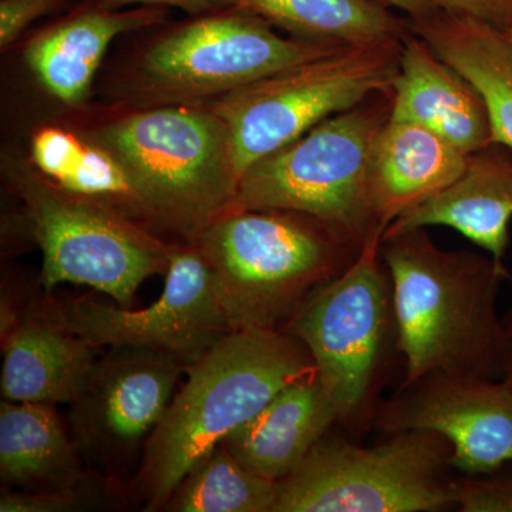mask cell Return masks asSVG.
I'll list each match as a JSON object with an SVG mask.
<instances>
[{
  "label": "cell",
  "mask_w": 512,
  "mask_h": 512,
  "mask_svg": "<svg viewBox=\"0 0 512 512\" xmlns=\"http://www.w3.org/2000/svg\"><path fill=\"white\" fill-rule=\"evenodd\" d=\"M468 154L429 128L389 119L370 150L367 192L383 234L404 212L443 191L466 170Z\"/></svg>",
  "instance_id": "17"
},
{
  "label": "cell",
  "mask_w": 512,
  "mask_h": 512,
  "mask_svg": "<svg viewBox=\"0 0 512 512\" xmlns=\"http://www.w3.org/2000/svg\"><path fill=\"white\" fill-rule=\"evenodd\" d=\"M409 20L412 32L484 97L493 143L512 148L511 40L488 23L440 9L433 15Z\"/></svg>",
  "instance_id": "21"
},
{
  "label": "cell",
  "mask_w": 512,
  "mask_h": 512,
  "mask_svg": "<svg viewBox=\"0 0 512 512\" xmlns=\"http://www.w3.org/2000/svg\"><path fill=\"white\" fill-rule=\"evenodd\" d=\"M30 150L36 170L50 183L151 227L146 208L123 168L82 134L43 127L33 134Z\"/></svg>",
  "instance_id": "23"
},
{
  "label": "cell",
  "mask_w": 512,
  "mask_h": 512,
  "mask_svg": "<svg viewBox=\"0 0 512 512\" xmlns=\"http://www.w3.org/2000/svg\"><path fill=\"white\" fill-rule=\"evenodd\" d=\"M372 235L339 276L282 328L311 353L336 424L352 436L373 430L383 390L403 367L392 278Z\"/></svg>",
  "instance_id": "5"
},
{
  "label": "cell",
  "mask_w": 512,
  "mask_h": 512,
  "mask_svg": "<svg viewBox=\"0 0 512 512\" xmlns=\"http://www.w3.org/2000/svg\"><path fill=\"white\" fill-rule=\"evenodd\" d=\"M503 380L512 386V311L503 319Z\"/></svg>",
  "instance_id": "31"
},
{
  "label": "cell",
  "mask_w": 512,
  "mask_h": 512,
  "mask_svg": "<svg viewBox=\"0 0 512 512\" xmlns=\"http://www.w3.org/2000/svg\"><path fill=\"white\" fill-rule=\"evenodd\" d=\"M454 507L461 512H512V476H463L453 481Z\"/></svg>",
  "instance_id": "25"
},
{
  "label": "cell",
  "mask_w": 512,
  "mask_h": 512,
  "mask_svg": "<svg viewBox=\"0 0 512 512\" xmlns=\"http://www.w3.org/2000/svg\"><path fill=\"white\" fill-rule=\"evenodd\" d=\"M380 2L389 8L399 9L410 19L424 18L439 10L434 0H380Z\"/></svg>",
  "instance_id": "30"
},
{
  "label": "cell",
  "mask_w": 512,
  "mask_h": 512,
  "mask_svg": "<svg viewBox=\"0 0 512 512\" xmlns=\"http://www.w3.org/2000/svg\"><path fill=\"white\" fill-rule=\"evenodd\" d=\"M339 47L281 36L241 10H212L167 30L144 49L131 93L154 106L208 103Z\"/></svg>",
  "instance_id": "10"
},
{
  "label": "cell",
  "mask_w": 512,
  "mask_h": 512,
  "mask_svg": "<svg viewBox=\"0 0 512 512\" xmlns=\"http://www.w3.org/2000/svg\"><path fill=\"white\" fill-rule=\"evenodd\" d=\"M264 19L292 37L328 45L357 46L404 40L409 18L394 15L380 0H214Z\"/></svg>",
  "instance_id": "22"
},
{
  "label": "cell",
  "mask_w": 512,
  "mask_h": 512,
  "mask_svg": "<svg viewBox=\"0 0 512 512\" xmlns=\"http://www.w3.org/2000/svg\"><path fill=\"white\" fill-rule=\"evenodd\" d=\"M13 187L42 249L40 285H86L130 308L150 276L167 274L171 249L140 222L50 183L36 168L16 170Z\"/></svg>",
  "instance_id": "9"
},
{
  "label": "cell",
  "mask_w": 512,
  "mask_h": 512,
  "mask_svg": "<svg viewBox=\"0 0 512 512\" xmlns=\"http://www.w3.org/2000/svg\"><path fill=\"white\" fill-rule=\"evenodd\" d=\"M80 134L123 168L151 227L194 241L231 210L241 177L227 124L210 104L141 107Z\"/></svg>",
  "instance_id": "3"
},
{
  "label": "cell",
  "mask_w": 512,
  "mask_h": 512,
  "mask_svg": "<svg viewBox=\"0 0 512 512\" xmlns=\"http://www.w3.org/2000/svg\"><path fill=\"white\" fill-rule=\"evenodd\" d=\"M6 323L3 397L16 403L72 404L96 362V346L62 325L45 303Z\"/></svg>",
  "instance_id": "15"
},
{
  "label": "cell",
  "mask_w": 512,
  "mask_h": 512,
  "mask_svg": "<svg viewBox=\"0 0 512 512\" xmlns=\"http://www.w3.org/2000/svg\"><path fill=\"white\" fill-rule=\"evenodd\" d=\"M392 114V90L373 94L256 161L242 174L229 211L301 212L363 247L383 231L367 192L373 141Z\"/></svg>",
  "instance_id": "6"
},
{
  "label": "cell",
  "mask_w": 512,
  "mask_h": 512,
  "mask_svg": "<svg viewBox=\"0 0 512 512\" xmlns=\"http://www.w3.org/2000/svg\"><path fill=\"white\" fill-rule=\"evenodd\" d=\"M79 450L55 404L6 400L0 406V478L6 488L55 493L89 487Z\"/></svg>",
  "instance_id": "20"
},
{
  "label": "cell",
  "mask_w": 512,
  "mask_h": 512,
  "mask_svg": "<svg viewBox=\"0 0 512 512\" xmlns=\"http://www.w3.org/2000/svg\"><path fill=\"white\" fill-rule=\"evenodd\" d=\"M402 45L390 40L342 46L208 101L227 124L239 177L323 120L390 92Z\"/></svg>",
  "instance_id": "8"
},
{
  "label": "cell",
  "mask_w": 512,
  "mask_h": 512,
  "mask_svg": "<svg viewBox=\"0 0 512 512\" xmlns=\"http://www.w3.org/2000/svg\"><path fill=\"white\" fill-rule=\"evenodd\" d=\"M373 430L439 433L454 451V470L485 476L512 463V386L503 379L433 373L379 404Z\"/></svg>",
  "instance_id": "12"
},
{
  "label": "cell",
  "mask_w": 512,
  "mask_h": 512,
  "mask_svg": "<svg viewBox=\"0 0 512 512\" xmlns=\"http://www.w3.org/2000/svg\"><path fill=\"white\" fill-rule=\"evenodd\" d=\"M504 35L508 37V39L512 42V25L508 26L507 29L504 30Z\"/></svg>",
  "instance_id": "32"
},
{
  "label": "cell",
  "mask_w": 512,
  "mask_h": 512,
  "mask_svg": "<svg viewBox=\"0 0 512 512\" xmlns=\"http://www.w3.org/2000/svg\"><path fill=\"white\" fill-rule=\"evenodd\" d=\"M164 12L158 6L116 10L101 5L82 10L30 40L26 63L47 92L76 106L89 96L110 43L123 33L156 25Z\"/></svg>",
  "instance_id": "19"
},
{
  "label": "cell",
  "mask_w": 512,
  "mask_h": 512,
  "mask_svg": "<svg viewBox=\"0 0 512 512\" xmlns=\"http://www.w3.org/2000/svg\"><path fill=\"white\" fill-rule=\"evenodd\" d=\"M104 5H141L158 6V8H177L191 15L198 16L217 10L214 0H106Z\"/></svg>",
  "instance_id": "29"
},
{
  "label": "cell",
  "mask_w": 512,
  "mask_h": 512,
  "mask_svg": "<svg viewBox=\"0 0 512 512\" xmlns=\"http://www.w3.org/2000/svg\"><path fill=\"white\" fill-rule=\"evenodd\" d=\"M311 353L282 329L232 330L188 367L144 446L137 484L147 511L168 498L202 456L296 380L315 373Z\"/></svg>",
  "instance_id": "2"
},
{
  "label": "cell",
  "mask_w": 512,
  "mask_h": 512,
  "mask_svg": "<svg viewBox=\"0 0 512 512\" xmlns=\"http://www.w3.org/2000/svg\"><path fill=\"white\" fill-rule=\"evenodd\" d=\"M380 254L392 278L403 379L433 373L503 379L498 295L512 274L490 254L444 251L426 228L386 235Z\"/></svg>",
  "instance_id": "1"
},
{
  "label": "cell",
  "mask_w": 512,
  "mask_h": 512,
  "mask_svg": "<svg viewBox=\"0 0 512 512\" xmlns=\"http://www.w3.org/2000/svg\"><path fill=\"white\" fill-rule=\"evenodd\" d=\"M99 490L84 487L77 490L55 491V493H29V491L6 490L0 495L2 512H67L86 510L100 505Z\"/></svg>",
  "instance_id": "26"
},
{
  "label": "cell",
  "mask_w": 512,
  "mask_h": 512,
  "mask_svg": "<svg viewBox=\"0 0 512 512\" xmlns=\"http://www.w3.org/2000/svg\"><path fill=\"white\" fill-rule=\"evenodd\" d=\"M511 220L512 148L491 143L468 154L466 170L453 184L396 218L383 237L443 225L503 262Z\"/></svg>",
  "instance_id": "16"
},
{
  "label": "cell",
  "mask_w": 512,
  "mask_h": 512,
  "mask_svg": "<svg viewBox=\"0 0 512 512\" xmlns=\"http://www.w3.org/2000/svg\"><path fill=\"white\" fill-rule=\"evenodd\" d=\"M232 330L282 329L363 247L301 212L228 211L194 239Z\"/></svg>",
  "instance_id": "4"
},
{
  "label": "cell",
  "mask_w": 512,
  "mask_h": 512,
  "mask_svg": "<svg viewBox=\"0 0 512 512\" xmlns=\"http://www.w3.org/2000/svg\"><path fill=\"white\" fill-rule=\"evenodd\" d=\"M165 275L160 298L140 311L90 298L43 303L62 325L96 348L151 350L188 369L232 329L197 242L171 249Z\"/></svg>",
  "instance_id": "11"
},
{
  "label": "cell",
  "mask_w": 512,
  "mask_h": 512,
  "mask_svg": "<svg viewBox=\"0 0 512 512\" xmlns=\"http://www.w3.org/2000/svg\"><path fill=\"white\" fill-rule=\"evenodd\" d=\"M390 119L429 128L466 154L493 143L484 97L413 32L403 40Z\"/></svg>",
  "instance_id": "14"
},
{
  "label": "cell",
  "mask_w": 512,
  "mask_h": 512,
  "mask_svg": "<svg viewBox=\"0 0 512 512\" xmlns=\"http://www.w3.org/2000/svg\"><path fill=\"white\" fill-rule=\"evenodd\" d=\"M63 0H2L0 2V46L12 45L35 20L62 3Z\"/></svg>",
  "instance_id": "27"
},
{
  "label": "cell",
  "mask_w": 512,
  "mask_h": 512,
  "mask_svg": "<svg viewBox=\"0 0 512 512\" xmlns=\"http://www.w3.org/2000/svg\"><path fill=\"white\" fill-rule=\"evenodd\" d=\"M335 424V409L315 372L286 386L222 443L256 476L279 483Z\"/></svg>",
  "instance_id": "18"
},
{
  "label": "cell",
  "mask_w": 512,
  "mask_h": 512,
  "mask_svg": "<svg viewBox=\"0 0 512 512\" xmlns=\"http://www.w3.org/2000/svg\"><path fill=\"white\" fill-rule=\"evenodd\" d=\"M278 483L256 476L224 443L202 456L168 498L171 512H274Z\"/></svg>",
  "instance_id": "24"
},
{
  "label": "cell",
  "mask_w": 512,
  "mask_h": 512,
  "mask_svg": "<svg viewBox=\"0 0 512 512\" xmlns=\"http://www.w3.org/2000/svg\"><path fill=\"white\" fill-rule=\"evenodd\" d=\"M357 446L326 434L278 483L274 512H441L454 510V451L439 433L386 434Z\"/></svg>",
  "instance_id": "7"
},
{
  "label": "cell",
  "mask_w": 512,
  "mask_h": 512,
  "mask_svg": "<svg viewBox=\"0 0 512 512\" xmlns=\"http://www.w3.org/2000/svg\"><path fill=\"white\" fill-rule=\"evenodd\" d=\"M183 370L171 357L146 349L117 348L96 359L70 404L77 446L106 461L136 451L163 420Z\"/></svg>",
  "instance_id": "13"
},
{
  "label": "cell",
  "mask_w": 512,
  "mask_h": 512,
  "mask_svg": "<svg viewBox=\"0 0 512 512\" xmlns=\"http://www.w3.org/2000/svg\"><path fill=\"white\" fill-rule=\"evenodd\" d=\"M437 8L470 16L504 32L512 25V0H434Z\"/></svg>",
  "instance_id": "28"
}]
</instances>
